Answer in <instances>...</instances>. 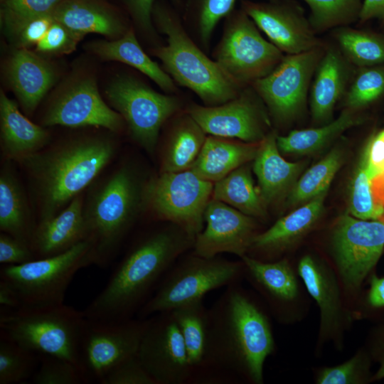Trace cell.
<instances>
[{
    "mask_svg": "<svg viewBox=\"0 0 384 384\" xmlns=\"http://www.w3.org/2000/svg\"><path fill=\"white\" fill-rule=\"evenodd\" d=\"M274 343L267 315L238 284L226 287L208 313L204 361L191 383H263Z\"/></svg>",
    "mask_w": 384,
    "mask_h": 384,
    "instance_id": "obj_1",
    "label": "cell"
},
{
    "mask_svg": "<svg viewBox=\"0 0 384 384\" xmlns=\"http://www.w3.org/2000/svg\"><path fill=\"white\" fill-rule=\"evenodd\" d=\"M195 238L180 227L159 228L137 240L119 263L105 288L82 311L97 322L134 318L179 256Z\"/></svg>",
    "mask_w": 384,
    "mask_h": 384,
    "instance_id": "obj_2",
    "label": "cell"
},
{
    "mask_svg": "<svg viewBox=\"0 0 384 384\" xmlns=\"http://www.w3.org/2000/svg\"><path fill=\"white\" fill-rule=\"evenodd\" d=\"M1 14L8 37L20 48L36 46L55 21L53 14L21 16L4 10Z\"/></svg>",
    "mask_w": 384,
    "mask_h": 384,
    "instance_id": "obj_41",
    "label": "cell"
},
{
    "mask_svg": "<svg viewBox=\"0 0 384 384\" xmlns=\"http://www.w3.org/2000/svg\"><path fill=\"white\" fill-rule=\"evenodd\" d=\"M384 378V358L381 363V366L379 368V370H378L376 375H375V378L376 379H380V378Z\"/></svg>",
    "mask_w": 384,
    "mask_h": 384,
    "instance_id": "obj_55",
    "label": "cell"
},
{
    "mask_svg": "<svg viewBox=\"0 0 384 384\" xmlns=\"http://www.w3.org/2000/svg\"><path fill=\"white\" fill-rule=\"evenodd\" d=\"M85 321L82 311L64 303L1 309L0 333L40 356L62 358L78 366L79 346Z\"/></svg>",
    "mask_w": 384,
    "mask_h": 384,
    "instance_id": "obj_6",
    "label": "cell"
},
{
    "mask_svg": "<svg viewBox=\"0 0 384 384\" xmlns=\"http://www.w3.org/2000/svg\"><path fill=\"white\" fill-rule=\"evenodd\" d=\"M39 357L0 333V384L21 383L32 377Z\"/></svg>",
    "mask_w": 384,
    "mask_h": 384,
    "instance_id": "obj_40",
    "label": "cell"
},
{
    "mask_svg": "<svg viewBox=\"0 0 384 384\" xmlns=\"http://www.w3.org/2000/svg\"><path fill=\"white\" fill-rule=\"evenodd\" d=\"M53 15L57 21L82 38L90 33L118 37L124 31L114 14L88 0H63Z\"/></svg>",
    "mask_w": 384,
    "mask_h": 384,
    "instance_id": "obj_28",
    "label": "cell"
},
{
    "mask_svg": "<svg viewBox=\"0 0 384 384\" xmlns=\"http://www.w3.org/2000/svg\"><path fill=\"white\" fill-rule=\"evenodd\" d=\"M90 48L104 59L119 61L137 69L167 92L176 90L173 79L146 54L132 29L117 40L93 42Z\"/></svg>",
    "mask_w": 384,
    "mask_h": 384,
    "instance_id": "obj_29",
    "label": "cell"
},
{
    "mask_svg": "<svg viewBox=\"0 0 384 384\" xmlns=\"http://www.w3.org/2000/svg\"><path fill=\"white\" fill-rule=\"evenodd\" d=\"M87 238L84 201L80 193L58 215L37 224L31 246L38 259L63 252Z\"/></svg>",
    "mask_w": 384,
    "mask_h": 384,
    "instance_id": "obj_20",
    "label": "cell"
},
{
    "mask_svg": "<svg viewBox=\"0 0 384 384\" xmlns=\"http://www.w3.org/2000/svg\"><path fill=\"white\" fill-rule=\"evenodd\" d=\"M152 17L167 41L154 50V55L176 84L192 90L207 106L225 103L240 93L244 86L198 48L174 9L154 4Z\"/></svg>",
    "mask_w": 384,
    "mask_h": 384,
    "instance_id": "obj_4",
    "label": "cell"
},
{
    "mask_svg": "<svg viewBox=\"0 0 384 384\" xmlns=\"http://www.w3.org/2000/svg\"><path fill=\"white\" fill-rule=\"evenodd\" d=\"M42 122L45 126H94L112 132L119 131L123 124L121 114L106 105L95 81L89 78L78 81L58 95Z\"/></svg>",
    "mask_w": 384,
    "mask_h": 384,
    "instance_id": "obj_19",
    "label": "cell"
},
{
    "mask_svg": "<svg viewBox=\"0 0 384 384\" xmlns=\"http://www.w3.org/2000/svg\"><path fill=\"white\" fill-rule=\"evenodd\" d=\"M359 162L368 174L373 193L384 206V129L370 139Z\"/></svg>",
    "mask_w": 384,
    "mask_h": 384,
    "instance_id": "obj_45",
    "label": "cell"
},
{
    "mask_svg": "<svg viewBox=\"0 0 384 384\" xmlns=\"http://www.w3.org/2000/svg\"><path fill=\"white\" fill-rule=\"evenodd\" d=\"M63 0H2L1 10L21 16L53 14Z\"/></svg>",
    "mask_w": 384,
    "mask_h": 384,
    "instance_id": "obj_50",
    "label": "cell"
},
{
    "mask_svg": "<svg viewBox=\"0 0 384 384\" xmlns=\"http://www.w3.org/2000/svg\"><path fill=\"white\" fill-rule=\"evenodd\" d=\"M335 31L339 50L351 64L358 68L384 64V36L348 26Z\"/></svg>",
    "mask_w": 384,
    "mask_h": 384,
    "instance_id": "obj_37",
    "label": "cell"
},
{
    "mask_svg": "<svg viewBox=\"0 0 384 384\" xmlns=\"http://www.w3.org/2000/svg\"><path fill=\"white\" fill-rule=\"evenodd\" d=\"M82 38L55 19L43 38L36 46L38 53L49 55L73 51Z\"/></svg>",
    "mask_w": 384,
    "mask_h": 384,
    "instance_id": "obj_46",
    "label": "cell"
},
{
    "mask_svg": "<svg viewBox=\"0 0 384 384\" xmlns=\"http://www.w3.org/2000/svg\"><path fill=\"white\" fill-rule=\"evenodd\" d=\"M344 161L341 148H334L298 179L287 195V204H304L329 191L330 184Z\"/></svg>",
    "mask_w": 384,
    "mask_h": 384,
    "instance_id": "obj_36",
    "label": "cell"
},
{
    "mask_svg": "<svg viewBox=\"0 0 384 384\" xmlns=\"http://www.w3.org/2000/svg\"><path fill=\"white\" fill-rule=\"evenodd\" d=\"M241 260L245 265V274L273 302H286L296 297L297 284L287 260L265 262L247 255Z\"/></svg>",
    "mask_w": 384,
    "mask_h": 384,
    "instance_id": "obj_33",
    "label": "cell"
},
{
    "mask_svg": "<svg viewBox=\"0 0 384 384\" xmlns=\"http://www.w3.org/2000/svg\"><path fill=\"white\" fill-rule=\"evenodd\" d=\"M7 73L16 95L28 113L35 110L55 78L52 66L27 48H19L13 53Z\"/></svg>",
    "mask_w": 384,
    "mask_h": 384,
    "instance_id": "obj_23",
    "label": "cell"
},
{
    "mask_svg": "<svg viewBox=\"0 0 384 384\" xmlns=\"http://www.w3.org/2000/svg\"><path fill=\"white\" fill-rule=\"evenodd\" d=\"M284 55L263 38L242 9H235L225 18L223 34L213 55L220 68L243 86L269 74Z\"/></svg>",
    "mask_w": 384,
    "mask_h": 384,
    "instance_id": "obj_9",
    "label": "cell"
},
{
    "mask_svg": "<svg viewBox=\"0 0 384 384\" xmlns=\"http://www.w3.org/2000/svg\"><path fill=\"white\" fill-rule=\"evenodd\" d=\"M97 262L94 242L88 238L55 255L4 265L0 280L14 292L19 308L57 305L63 304L67 288L77 272Z\"/></svg>",
    "mask_w": 384,
    "mask_h": 384,
    "instance_id": "obj_7",
    "label": "cell"
},
{
    "mask_svg": "<svg viewBox=\"0 0 384 384\" xmlns=\"http://www.w3.org/2000/svg\"><path fill=\"white\" fill-rule=\"evenodd\" d=\"M348 213L358 219L384 223V210L373 195L368 176L360 163L350 186Z\"/></svg>",
    "mask_w": 384,
    "mask_h": 384,
    "instance_id": "obj_43",
    "label": "cell"
},
{
    "mask_svg": "<svg viewBox=\"0 0 384 384\" xmlns=\"http://www.w3.org/2000/svg\"><path fill=\"white\" fill-rule=\"evenodd\" d=\"M36 227L23 188L6 163L0 174V230L31 245Z\"/></svg>",
    "mask_w": 384,
    "mask_h": 384,
    "instance_id": "obj_27",
    "label": "cell"
},
{
    "mask_svg": "<svg viewBox=\"0 0 384 384\" xmlns=\"http://www.w3.org/2000/svg\"><path fill=\"white\" fill-rule=\"evenodd\" d=\"M100 384H157L137 354L115 366Z\"/></svg>",
    "mask_w": 384,
    "mask_h": 384,
    "instance_id": "obj_47",
    "label": "cell"
},
{
    "mask_svg": "<svg viewBox=\"0 0 384 384\" xmlns=\"http://www.w3.org/2000/svg\"><path fill=\"white\" fill-rule=\"evenodd\" d=\"M0 119L2 152L9 160L18 161L47 144L48 132L23 115L17 104L3 92L0 95Z\"/></svg>",
    "mask_w": 384,
    "mask_h": 384,
    "instance_id": "obj_24",
    "label": "cell"
},
{
    "mask_svg": "<svg viewBox=\"0 0 384 384\" xmlns=\"http://www.w3.org/2000/svg\"><path fill=\"white\" fill-rule=\"evenodd\" d=\"M245 274V265L213 257H203L193 252L176 260L156 289L137 313L146 319L163 311L203 299L209 292L238 284Z\"/></svg>",
    "mask_w": 384,
    "mask_h": 384,
    "instance_id": "obj_8",
    "label": "cell"
},
{
    "mask_svg": "<svg viewBox=\"0 0 384 384\" xmlns=\"http://www.w3.org/2000/svg\"><path fill=\"white\" fill-rule=\"evenodd\" d=\"M349 64L340 50L325 49L310 89L311 114L315 122L326 124L331 121L334 107L346 90Z\"/></svg>",
    "mask_w": 384,
    "mask_h": 384,
    "instance_id": "obj_21",
    "label": "cell"
},
{
    "mask_svg": "<svg viewBox=\"0 0 384 384\" xmlns=\"http://www.w3.org/2000/svg\"><path fill=\"white\" fill-rule=\"evenodd\" d=\"M345 95L346 108L353 111L378 100L384 95V66L359 68Z\"/></svg>",
    "mask_w": 384,
    "mask_h": 384,
    "instance_id": "obj_42",
    "label": "cell"
},
{
    "mask_svg": "<svg viewBox=\"0 0 384 384\" xmlns=\"http://www.w3.org/2000/svg\"><path fill=\"white\" fill-rule=\"evenodd\" d=\"M368 302L374 307L384 306V277L371 278Z\"/></svg>",
    "mask_w": 384,
    "mask_h": 384,
    "instance_id": "obj_53",
    "label": "cell"
},
{
    "mask_svg": "<svg viewBox=\"0 0 384 384\" xmlns=\"http://www.w3.org/2000/svg\"><path fill=\"white\" fill-rule=\"evenodd\" d=\"M237 0H187L185 14L198 41L209 46L218 23L233 10Z\"/></svg>",
    "mask_w": 384,
    "mask_h": 384,
    "instance_id": "obj_39",
    "label": "cell"
},
{
    "mask_svg": "<svg viewBox=\"0 0 384 384\" xmlns=\"http://www.w3.org/2000/svg\"><path fill=\"white\" fill-rule=\"evenodd\" d=\"M213 184L191 170L161 172L146 183L145 203L159 218L180 227L195 238L203 228L204 213Z\"/></svg>",
    "mask_w": 384,
    "mask_h": 384,
    "instance_id": "obj_10",
    "label": "cell"
},
{
    "mask_svg": "<svg viewBox=\"0 0 384 384\" xmlns=\"http://www.w3.org/2000/svg\"><path fill=\"white\" fill-rule=\"evenodd\" d=\"M0 309H16L20 307V302L12 289L0 280Z\"/></svg>",
    "mask_w": 384,
    "mask_h": 384,
    "instance_id": "obj_54",
    "label": "cell"
},
{
    "mask_svg": "<svg viewBox=\"0 0 384 384\" xmlns=\"http://www.w3.org/2000/svg\"><path fill=\"white\" fill-rule=\"evenodd\" d=\"M327 192H324L279 219L266 231L252 239L250 250L265 255L278 252L304 235L322 213Z\"/></svg>",
    "mask_w": 384,
    "mask_h": 384,
    "instance_id": "obj_25",
    "label": "cell"
},
{
    "mask_svg": "<svg viewBox=\"0 0 384 384\" xmlns=\"http://www.w3.org/2000/svg\"><path fill=\"white\" fill-rule=\"evenodd\" d=\"M205 228L196 236L193 252L213 257L223 252L240 258L249 251L257 228L252 217L215 199H210L204 213Z\"/></svg>",
    "mask_w": 384,
    "mask_h": 384,
    "instance_id": "obj_18",
    "label": "cell"
},
{
    "mask_svg": "<svg viewBox=\"0 0 384 384\" xmlns=\"http://www.w3.org/2000/svg\"><path fill=\"white\" fill-rule=\"evenodd\" d=\"M171 311L184 341L193 379L204 361L208 309L205 306L202 299L184 304Z\"/></svg>",
    "mask_w": 384,
    "mask_h": 384,
    "instance_id": "obj_35",
    "label": "cell"
},
{
    "mask_svg": "<svg viewBox=\"0 0 384 384\" xmlns=\"http://www.w3.org/2000/svg\"><path fill=\"white\" fill-rule=\"evenodd\" d=\"M259 144H242L210 135L190 170L202 179L215 183L254 160Z\"/></svg>",
    "mask_w": 384,
    "mask_h": 384,
    "instance_id": "obj_26",
    "label": "cell"
},
{
    "mask_svg": "<svg viewBox=\"0 0 384 384\" xmlns=\"http://www.w3.org/2000/svg\"><path fill=\"white\" fill-rule=\"evenodd\" d=\"M186 112L206 134L257 144L266 137L270 121L253 87H243L233 99L215 106L191 105Z\"/></svg>",
    "mask_w": 384,
    "mask_h": 384,
    "instance_id": "obj_16",
    "label": "cell"
},
{
    "mask_svg": "<svg viewBox=\"0 0 384 384\" xmlns=\"http://www.w3.org/2000/svg\"><path fill=\"white\" fill-rule=\"evenodd\" d=\"M324 50L322 46L301 53L285 55L273 70L251 84L277 122H288L302 113L312 78Z\"/></svg>",
    "mask_w": 384,
    "mask_h": 384,
    "instance_id": "obj_12",
    "label": "cell"
},
{
    "mask_svg": "<svg viewBox=\"0 0 384 384\" xmlns=\"http://www.w3.org/2000/svg\"><path fill=\"white\" fill-rule=\"evenodd\" d=\"M206 139L205 132L187 112L180 116L173 126L161 172L190 170Z\"/></svg>",
    "mask_w": 384,
    "mask_h": 384,
    "instance_id": "obj_31",
    "label": "cell"
},
{
    "mask_svg": "<svg viewBox=\"0 0 384 384\" xmlns=\"http://www.w3.org/2000/svg\"><path fill=\"white\" fill-rule=\"evenodd\" d=\"M212 198L252 218L265 217V206L250 168L244 164L214 183Z\"/></svg>",
    "mask_w": 384,
    "mask_h": 384,
    "instance_id": "obj_34",
    "label": "cell"
},
{
    "mask_svg": "<svg viewBox=\"0 0 384 384\" xmlns=\"http://www.w3.org/2000/svg\"><path fill=\"white\" fill-rule=\"evenodd\" d=\"M373 18L384 21V0H363L359 21Z\"/></svg>",
    "mask_w": 384,
    "mask_h": 384,
    "instance_id": "obj_52",
    "label": "cell"
},
{
    "mask_svg": "<svg viewBox=\"0 0 384 384\" xmlns=\"http://www.w3.org/2000/svg\"><path fill=\"white\" fill-rule=\"evenodd\" d=\"M36 259H37L36 256L29 244L7 233H1V264L4 265H17Z\"/></svg>",
    "mask_w": 384,
    "mask_h": 384,
    "instance_id": "obj_49",
    "label": "cell"
},
{
    "mask_svg": "<svg viewBox=\"0 0 384 384\" xmlns=\"http://www.w3.org/2000/svg\"><path fill=\"white\" fill-rule=\"evenodd\" d=\"M137 356L157 384H191L192 369L171 311L148 317Z\"/></svg>",
    "mask_w": 384,
    "mask_h": 384,
    "instance_id": "obj_15",
    "label": "cell"
},
{
    "mask_svg": "<svg viewBox=\"0 0 384 384\" xmlns=\"http://www.w3.org/2000/svg\"><path fill=\"white\" fill-rule=\"evenodd\" d=\"M334 255L345 285L358 288L384 249V223L356 218L348 213L338 220L332 236Z\"/></svg>",
    "mask_w": 384,
    "mask_h": 384,
    "instance_id": "obj_14",
    "label": "cell"
},
{
    "mask_svg": "<svg viewBox=\"0 0 384 384\" xmlns=\"http://www.w3.org/2000/svg\"><path fill=\"white\" fill-rule=\"evenodd\" d=\"M40 366L32 375L35 384L85 383L82 373L74 363L51 356H41Z\"/></svg>",
    "mask_w": 384,
    "mask_h": 384,
    "instance_id": "obj_44",
    "label": "cell"
},
{
    "mask_svg": "<svg viewBox=\"0 0 384 384\" xmlns=\"http://www.w3.org/2000/svg\"><path fill=\"white\" fill-rule=\"evenodd\" d=\"M362 122L353 110L346 108L334 120L316 128L293 130L277 136V144L283 154L305 155L314 153L329 144L346 129Z\"/></svg>",
    "mask_w": 384,
    "mask_h": 384,
    "instance_id": "obj_32",
    "label": "cell"
},
{
    "mask_svg": "<svg viewBox=\"0 0 384 384\" xmlns=\"http://www.w3.org/2000/svg\"><path fill=\"white\" fill-rule=\"evenodd\" d=\"M129 11L143 29L150 31L152 30V11L155 0H126ZM179 4L181 0H172Z\"/></svg>",
    "mask_w": 384,
    "mask_h": 384,
    "instance_id": "obj_51",
    "label": "cell"
},
{
    "mask_svg": "<svg viewBox=\"0 0 384 384\" xmlns=\"http://www.w3.org/2000/svg\"><path fill=\"white\" fill-rule=\"evenodd\" d=\"M116 149L109 138L82 137L41 149L19 160L35 194L38 223L58 215L82 193L112 160Z\"/></svg>",
    "mask_w": 384,
    "mask_h": 384,
    "instance_id": "obj_3",
    "label": "cell"
},
{
    "mask_svg": "<svg viewBox=\"0 0 384 384\" xmlns=\"http://www.w3.org/2000/svg\"><path fill=\"white\" fill-rule=\"evenodd\" d=\"M277 137L275 132H271L260 142L252 167L266 205L289 192L305 165L284 159L277 147Z\"/></svg>",
    "mask_w": 384,
    "mask_h": 384,
    "instance_id": "obj_22",
    "label": "cell"
},
{
    "mask_svg": "<svg viewBox=\"0 0 384 384\" xmlns=\"http://www.w3.org/2000/svg\"><path fill=\"white\" fill-rule=\"evenodd\" d=\"M298 272L320 308L321 330L329 332L335 329L338 324L341 308L338 291L333 276L309 255L299 261Z\"/></svg>",
    "mask_w": 384,
    "mask_h": 384,
    "instance_id": "obj_30",
    "label": "cell"
},
{
    "mask_svg": "<svg viewBox=\"0 0 384 384\" xmlns=\"http://www.w3.org/2000/svg\"><path fill=\"white\" fill-rule=\"evenodd\" d=\"M148 321L138 317L116 322L86 319L78 358L85 383H100L115 366L137 355Z\"/></svg>",
    "mask_w": 384,
    "mask_h": 384,
    "instance_id": "obj_11",
    "label": "cell"
},
{
    "mask_svg": "<svg viewBox=\"0 0 384 384\" xmlns=\"http://www.w3.org/2000/svg\"><path fill=\"white\" fill-rule=\"evenodd\" d=\"M107 95L127 122L134 139L150 153L154 150L161 127L180 107L176 97L159 93L129 77L116 79Z\"/></svg>",
    "mask_w": 384,
    "mask_h": 384,
    "instance_id": "obj_13",
    "label": "cell"
},
{
    "mask_svg": "<svg viewBox=\"0 0 384 384\" xmlns=\"http://www.w3.org/2000/svg\"><path fill=\"white\" fill-rule=\"evenodd\" d=\"M145 186L132 171L121 166L95 187L84 203L88 238L95 244L97 265L106 267L145 205Z\"/></svg>",
    "mask_w": 384,
    "mask_h": 384,
    "instance_id": "obj_5",
    "label": "cell"
},
{
    "mask_svg": "<svg viewBox=\"0 0 384 384\" xmlns=\"http://www.w3.org/2000/svg\"><path fill=\"white\" fill-rule=\"evenodd\" d=\"M363 360L356 356L343 364L324 369L317 380L320 384H348L360 381L363 372Z\"/></svg>",
    "mask_w": 384,
    "mask_h": 384,
    "instance_id": "obj_48",
    "label": "cell"
},
{
    "mask_svg": "<svg viewBox=\"0 0 384 384\" xmlns=\"http://www.w3.org/2000/svg\"><path fill=\"white\" fill-rule=\"evenodd\" d=\"M309 6V22L315 33L346 26L359 20L361 0H302Z\"/></svg>",
    "mask_w": 384,
    "mask_h": 384,
    "instance_id": "obj_38",
    "label": "cell"
},
{
    "mask_svg": "<svg viewBox=\"0 0 384 384\" xmlns=\"http://www.w3.org/2000/svg\"><path fill=\"white\" fill-rule=\"evenodd\" d=\"M240 6L270 41L286 55L298 54L323 46L302 7L292 0H242Z\"/></svg>",
    "mask_w": 384,
    "mask_h": 384,
    "instance_id": "obj_17",
    "label": "cell"
}]
</instances>
